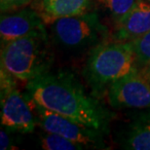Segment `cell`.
I'll list each match as a JSON object with an SVG mask.
<instances>
[{
	"label": "cell",
	"instance_id": "1",
	"mask_svg": "<svg viewBox=\"0 0 150 150\" xmlns=\"http://www.w3.org/2000/svg\"><path fill=\"white\" fill-rule=\"evenodd\" d=\"M25 89V97L44 108L108 134L113 114L96 96L87 94L70 71L50 70L26 83Z\"/></svg>",
	"mask_w": 150,
	"mask_h": 150
},
{
	"label": "cell",
	"instance_id": "2",
	"mask_svg": "<svg viewBox=\"0 0 150 150\" xmlns=\"http://www.w3.org/2000/svg\"><path fill=\"white\" fill-rule=\"evenodd\" d=\"M54 52L46 29L32 32L1 46V68L23 82L51 70Z\"/></svg>",
	"mask_w": 150,
	"mask_h": 150
},
{
	"label": "cell",
	"instance_id": "3",
	"mask_svg": "<svg viewBox=\"0 0 150 150\" xmlns=\"http://www.w3.org/2000/svg\"><path fill=\"white\" fill-rule=\"evenodd\" d=\"M136 68V54L131 42L106 41L90 52L83 75L93 95L98 98Z\"/></svg>",
	"mask_w": 150,
	"mask_h": 150
},
{
	"label": "cell",
	"instance_id": "4",
	"mask_svg": "<svg viewBox=\"0 0 150 150\" xmlns=\"http://www.w3.org/2000/svg\"><path fill=\"white\" fill-rule=\"evenodd\" d=\"M49 25L52 41L67 53H90L108 40V28L96 12L59 18Z\"/></svg>",
	"mask_w": 150,
	"mask_h": 150
},
{
	"label": "cell",
	"instance_id": "5",
	"mask_svg": "<svg viewBox=\"0 0 150 150\" xmlns=\"http://www.w3.org/2000/svg\"><path fill=\"white\" fill-rule=\"evenodd\" d=\"M34 113L36 125L42 130L55 133L82 144L86 148H106L103 132L87 127L74 120L53 112L28 100Z\"/></svg>",
	"mask_w": 150,
	"mask_h": 150
},
{
	"label": "cell",
	"instance_id": "6",
	"mask_svg": "<svg viewBox=\"0 0 150 150\" xmlns=\"http://www.w3.org/2000/svg\"><path fill=\"white\" fill-rule=\"evenodd\" d=\"M16 78L1 68V123L19 133H32L36 126L34 113L25 97L18 91Z\"/></svg>",
	"mask_w": 150,
	"mask_h": 150
},
{
	"label": "cell",
	"instance_id": "7",
	"mask_svg": "<svg viewBox=\"0 0 150 150\" xmlns=\"http://www.w3.org/2000/svg\"><path fill=\"white\" fill-rule=\"evenodd\" d=\"M107 100L110 106L117 109L150 108V83L136 68L111 84Z\"/></svg>",
	"mask_w": 150,
	"mask_h": 150
},
{
	"label": "cell",
	"instance_id": "8",
	"mask_svg": "<svg viewBox=\"0 0 150 150\" xmlns=\"http://www.w3.org/2000/svg\"><path fill=\"white\" fill-rule=\"evenodd\" d=\"M45 22L33 7H23L16 11L2 13L0 19L1 46L32 32L44 30Z\"/></svg>",
	"mask_w": 150,
	"mask_h": 150
},
{
	"label": "cell",
	"instance_id": "9",
	"mask_svg": "<svg viewBox=\"0 0 150 150\" xmlns=\"http://www.w3.org/2000/svg\"><path fill=\"white\" fill-rule=\"evenodd\" d=\"M128 115L116 131V143L127 150H150V109Z\"/></svg>",
	"mask_w": 150,
	"mask_h": 150
},
{
	"label": "cell",
	"instance_id": "10",
	"mask_svg": "<svg viewBox=\"0 0 150 150\" xmlns=\"http://www.w3.org/2000/svg\"><path fill=\"white\" fill-rule=\"evenodd\" d=\"M150 31V2L137 0L131 10L114 25L113 41L130 42Z\"/></svg>",
	"mask_w": 150,
	"mask_h": 150
},
{
	"label": "cell",
	"instance_id": "11",
	"mask_svg": "<svg viewBox=\"0 0 150 150\" xmlns=\"http://www.w3.org/2000/svg\"><path fill=\"white\" fill-rule=\"evenodd\" d=\"M94 0H46L36 10L46 25L57 19L71 17L89 12Z\"/></svg>",
	"mask_w": 150,
	"mask_h": 150
},
{
	"label": "cell",
	"instance_id": "12",
	"mask_svg": "<svg viewBox=\"0 0 150 150\" xmlns=\"http://www.w3.org/2000/svg\"><path fill=\"white\" fill-rule=\"evenodd\" d=\"M137 0H94L98 10L106 14L114 25L118 23L133 7Z\"/></svg>",
	"mask_w": 150,
	"mask_h": 150
},
{
	"label": "cell",
	"instance_id": "13",
	"mask_svg": "<svg viewBox=\"0 0 150 150\" xmlns=\"http://www.w3.org/2000/svg\"><path fill=\"white\" fill-rule=\"evenodd\" d=\"M40 146L46 150H83L86 147L82 144L59 136L55 133L43 132L39 136Z\"/></svg>",
	"mask_w": 150,
	"mask_h": 150
},
{
	"label": "cell",
	"instance_id": "14",
	"mask_svg": "<svg viewBox=\"0 0 150 150\" xmlns=\"http://www.w3.org/2000/svg\"><path fill=\"white\" fill-rule=\"evenodd\" d=\"M136 54L137 67L140 68L150 64V31L136 40L130 41Z\"/></svg>",
	"mask_w": 150,
	"mask_h": 150
},
{
	"label": "cell",
	"instance_id": "15",
	"mask_svg": "<svg viewBox=\"0 0 150 150\" xmlns=\"http://www.w3.org/2000/svg\"><path fill=\"white\" fill-rule=\"evenodd\" d=\"M32 1L33 0H0L1 13H8V12L19 10L30 4Z\"/></svg>",
	"mask_w": 150,
	"mask_h": 150
},
{
	"label": "cell",
	"instance_id": "16",
	"mask_svg": "<svg viewBox=\"0 0 150 150\" xmlns=\"http://www.w3.org/2000/svg\"><path fill=\"white\" fill-rule=\"evenodd\" d=\"M13 142H12V137L9 136V134L5 130H1L0 132V149H13Z\"/></svg>",
	"mask_w": 150,
	"mask_h": 150
},
{
	"label": "cell",
	"instance_id": "17",
	"mask_svg": "<svg viewBox=\"0 0 150 150\" xmlns=\"http://www.w3.org/2000/svg\"><path fill=\"white\" fill-rule=\"evenodd\" d=\"M139 71L142 73L143 76H144V77L146 78V79L148 80V82L150 83V64H147V65H146V67H144L140 68Z\"/></svg>",
	"mask_w": 150,
	"mask_h": 150
},
{
	"label": "cell",
	"instance_id": "18",
	"mask_svg": "<svg viewBox=\"0 0 150 150\" xmlns=\"http://www.w3.org/2000/svg\"><path fill=\"white\" fill-rule=\"evenodd\" d=\"M45 1H46V0H33V1H32V7L36 10L39 6H40L42 3H44Z\"/></svg>",
	"mask_w": 150,
	"mask_h": 150
},
{
	"label": "cell",
	"instance_id": "19",
	"mask_svg": "<svg viewBox=\"0 0 150 150\" xmlns=\"http://www.w3.org/2000/svg\"><path fill=\"white\" fill-rule=\"evenodd\" d=\"M148 1H149V2H150V0H148Z\"/></svg>",
	"mask_w": 150,
	"mask_h": 150
}]
</instances>
